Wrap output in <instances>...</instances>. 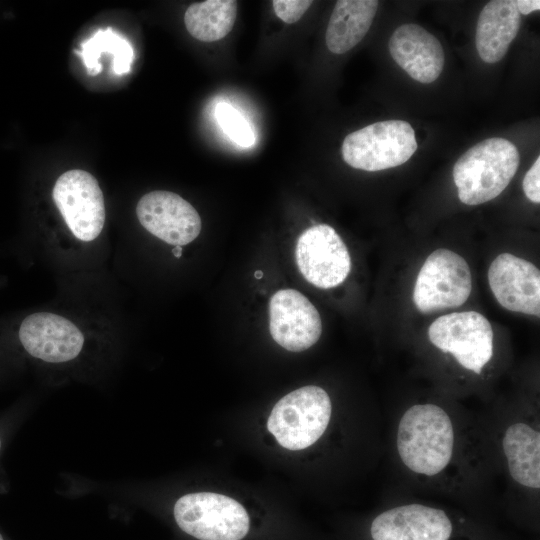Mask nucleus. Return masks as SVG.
Here are the masks:
<instances>
[{
  "label": "nucleus",
  "instance_id": "25",
  "mask_svg": "<svg viewBox=\"0 0 540 540\" xmlns=\"http://www.w3.org/2000/svg\"><path fill=\"white\" fill-rule=\"evenodd\" d=\"M5 430L0 427V454L3 450V447H4V444H5V439H6V434L4 432Z\"/></svg>",
  "mask_w": 540,
  "mask_h": 540
},
{
  "label": "nucleus",
  "instance_id": "18",
  "mask_svg": "<svg viewBox=\"0 0 540 540\" xmlns=\"http://www.w3.org/2000/svg\"><path fill=\"white\" fill-rule=\"evenodd\" d=\"M378 8L375 0H339L326 29V45L335 54H343L366 35Z\"/></svg>",
  "mask_w": 540,
  "mask_h": 540
},
{
  "label": "nucleus",
  "instance_id": "14",
  "mask_svg": "<svg viewBox=\"0 0 540 540\" xmlns=\"http://www.w3.org/2000/svg\"><path fill=\"white\" fill-rule=\"evenodd\" d=\"M269 330L281 347L300 352L319 340L322 322L318 310L307 297L294 289H282L269 302Z\"/></svg>",
  "mask_w": 540,
  "mask_h": 540
},
{
  "label": "nucleus",
  "instance_id": "1",
  "mask_svg": "<svg viewBox=\"0 0 540 540\" xmlns=\"http://www.w3.org/2000/svg\"><path fill=\"white\" fill-rule=\"evenodd\" d=\"M394 453L402 472L491 521L480 500L494 473L488 425L436 402H416L398 417Z\"/></svg>",
  "mask_w": 540,
  "mask_h": 540
},
{
  "label": "nucleus",
  "instance_id": "19",
  "mask_svg": "<svg viewBox=\"0 0 540 540\" xmlns=\"http://www.w3.org/2000/svg\"><path fill=\"white\" fill-rule=\"evenodd\" d=\"M237 1L207 0L191 4L184 14V24L194 38L214 42L224 38L233 28Z\"/></svg>",
  "mask_w": 540,
  "mask_h": 540
},
{
  "label": "nucleus",
  "instance_id": "9",
  "mask_svg": "<svg viewBox=\"0 0 540 540\" xmlns=\"http://www.w3.org/2000/svg\"><path fill=\"white\" fill-rule=\"evenodd\" d=\"M471 289L472 276L466 260L441 248L423 263L414 285L413 302L424 314L443 311L463 305Z\"/></svg>",
  "mask_w": 540,
  "mask_h": 540
},
{
  "label": "nucleus",
  "instance_id": "22",
  "mask_svg": "<svg viewBox=\"0 0 540 540\" xmlns=\"http://www.w3.org/2000/svg\"><path fill=\"white\" fill-rule=\"evenodd\" d=\"M309 0H274L272 6L278 18L292 24L297 22L311 6Z\"/></svg>",
  "mask_w": 540,
  "mask_h": 540
},
{
  "label": "nucleus",
  "instance_id": "13",
  "mask_svg": "<svg viewBox=\"0 0 540 540\" xmlns=\"http://www.w3.org/2000/svg\"><path fill=\"white\" fill-rule=\"evenodd\" d=\"M136 215L148 232L170 245H186L201 231L196 209L170 191L155 190L143 195L137 203Z\"/></svg>",
  "mask_w": 540,
  "mask_h": 540
},
{
  "label": "nucleus",
  "instance_id": "20",
  "mask_svg": "<svg viewBox=\"0 0 540 540\" xmlns=\"http://www.w3.org/2000/svg\"><path fill=\"white\" fill-rule=\"evenodd\" d=\"M112 55V70L116 75H123L131 70L134 51L130 42L108 27L97 30L92 37L81 44L78 54L82 57L89 75L95 76L102 71L100 58L104 54Z\"/></svg>",
  "mask_w": 540,
  "mask_h": 540
},
{
  "label": "nucleus",
  "instance_id": "10",
  "mask_svg": "<svg viewBox=\"0 0 540 540\" xmlns=\"http://www.w3.org/2000/svg\"><path fill=\"white\" fill-rule=\"evenodd\" d=\"M53 200L73 235L85 242L96 239L105 224V203L96 178L74 169L55 182Z\"/></svg>",
  "mask_w": 540,
  "mask_h": 540
},
{
  "label": "nucleus",
  "instance_id": "23",
  "mask_svg": "<svg viewBox=\"0 0 540 540\" xmlns=\"http://www.w3.org/2000/svg\"><path fill=\"white\" fill-rule=\"evenodd\" d=\"M522 186L526 197L538 204L540 202V157L525 174Z\"/></svg>",
  "mask_w": 540,
  "mask_h": 540
},
{
  "label": "nucleus",
  "instance_id": "7",
  "mask_svg": "<svg viewBox=\"0 0 540 540\" xmlns=\"http://www.w3.org/2000/svg\"><path fill=\"white\" fill-rule=\"evenodd\" d=\"M416 150L412 126L402 120H387L348 134L342 157L353 168L375 172L404 164Z\"/></svg>",
  "mask_w": 540,
  "mask_h": 540
},
{
  "label": "nucleus",
  "instance_id": "5",
  "mask_svg": "<svg viewBox=\"0 0 540 540\" xmlns=\"http://www.w3.org/2000/svg\"><path fill=\"white\" fill-rule=\"evenodd\" d=\"M178 528L196 540H245L253 522L249 512L232 497L196 492L181 496L173 506Z\"/></svg>",
  "mask_w": 540,
  "mask_h": 540
},
{
  "label": "nucleus",
  "instance_id": "15",
  "mask_svg": "<svg viewBox=\"0 0 540 540\" xmlns=\"http://www.w3.org/2000/svg\"><path fill=\"white\" fill-rule=\"evenodd\" d=\"M488 282L503 308L539 317L540 271L533 263L502 253L488 269Z\"/></svg>",
  "mask_w": 540,
  "mask_h": 540
},
{
  "label": "nucleus",
  "instance_id": "12",
  "mask_svg": "<svg viewBox=\"0 0 540 540\" xmlns=\"http://www.w3.org/2000/svg\"><path fill=\"white\" fill-rule=\"evenodd\" d=\"M19 341L32 357L61 364L76 359L84 347V335L69 319L51 312H35L23 319Z\"/></svg>",
  "mask_w": 540,
  "mask_h": 540
},
{
  "label": "nucleus",
  "instance_id": "21",
  "mask_svg": "<svg viewBox=\"0 0 540 540\" xmlns=\"http://www.w3.org/2000/svg\"><path fill=\"white\" fill-rule=\"evenodd\" d=\"M214 115L220 128L234 143L244 148L255 144L256 137L253 129L232 105L219 102L215 106Z\"/></svg>",
  "mask_w": 540,
  "mask_h": 540
},
{
  "label": "nucleus",
  "instance_id": "2",
  "mask_svg": "<svg viewBox=\"0 0 540 540\" xmlns=\"http://www.w3.org/2000/svg\"><path fill=\"white\" fill-rule=\"evenodd\" d=\"M540 416L536 410L496 413L487 423L495 471L507 484L506 512L520 527L539 530Z\"/></svg>",
  "mask_w": 540,
  "mask_h": 540
},
{
  "label": "nucleus",
  "instance_id": "28",
  "mask_svg": "<svg viewBox=\"0 0 540 540\" xmlns=\"http://www.w3.org/2000/svg\"><path fill=\"white\" fill-rule=\"evenodd\" d=\"M0 540H4L3 536L0 534Z\"/></svg>",
  "mask_w": 540,
  "mask_h": 540
},
{
  "label": "nucleus",
  "instance_id": "16",
  "mask_svg": "<svg viewBox=\"0 0 540 540\" xmlns=\"http://www.w3.org/2000/svg\"><path fill=\"white\" fill-rule=\"evenodd\" d=\"M394 61L414 80L428 84L441 74L445 62L439 40L417 24L399 26L389 40Z\"/></svg>",
  "mask_w": 540,
  "mask_h": 540
},
{
  "label": "nucleus",
  "instance_id": "4",
  "mask_svg": "<svg viewBox=\"0 0 540 540\" xmlns=\"http://www.w3.org/2000/svg\"><path fill=\"white\" fill-rule=\"evenodd\" d=\"M519 162L518 149L507 139L489 138L477 143L453 167L460 201L478 205L496 198L514 177Z\"/></svg>",
  "mask_w": 540,
  "mask_h": 540
},
{
  "label": "nucleus",
  "instance_id": "26",
  "mask_svg": "<svg viewBox=\"0 0 540 540\" xmlns=\"http://www.w3.org/2000/svg\"><path fill=\"white\" fill-rule=\"evenodd\" d=\"M173 255L177 258H180L182 255V246H175L172 250Z\"/></svg>",
  "mask_w": 540,
  "mask_h": 540
},
{
  "label": "nucleus",
  "instance_id": "6",
  "mask_svg": "<svg viewBox=\"0 0 540 540\" xmlns=\"http://www.w3.org/2000/svg\"><path fill=\"white\" fill-rule=\"evenodd\" d=\"M332 402L321 387L308 385L281 398L267 421L269 432L285 449L298 451L315 444L327 430Z\"/></svg>",
  "mask_w": 540,
  "mask_h": 540
},
{
  "label": "nucleus",
  "instance_id": "11",
  "mask_svg": "<svg viewBox=\"0 0 540 540\" xmlns=\"http://www.w3.org/2000/svg\"><path fill=\"white\" fill-rule=\"evenodd\" d=\"M295 255L301 274L318 288L340 285L351 270V258L345 243L327 224L306 229L298 238Z\"/></svg>",
  "mask_w": 540,
  "mask_h": 540
},
{
  "label": "nucleus",
  "instance_id": "8",
  "mask_svg": "<svg viewBox=\"0 0 540 540\" xmlns=\"http://www.w3.org/2000/svg\"><path fill=\"white\" fill-rule=\"evenodd\" d=\"M428 337L434 347L475 375H481L494 356L493 329L486 317L476 311L438 317L429 326Z\"/></svg>",
  "mask_w": 540,
  "mask_h": 540
},
{
  "label": "nucleus",
  "instance_id": "17",
  "mask_svg": "<svg viewBox=\"0 0 540 540\" xmlns=\"http://www.w3.org/2000/svg\"><path fill=\"white\" fill-rule=\"evenodd\" d=\"M520 13L515 1L493 0L480 12L476 28V49L486 63L500 61L518 34Z\"/></svg>",
  "mask_w": 540,
  "mask_h": 540
},
{
  "label": "nucleus",
  "instance_id": "24",
  "mask_svg": "<svg viewBox=\"0 0 540 540\" xmlns=\"http://www.w3.org/2000/svg\"><path fill=\"white\" fill-rule=\"evenodd\" d=\"M519 13L527 15L540 9L539 0H518L515 1Z\"/></svg>",
  "mask_w": 540,
  "mask_h": 540
},
{
  "label": "nucleus",
  "instance_id": "3",
  "mask_svg": "<svg viewBox=\"0 0 540 540\" xmlns=\"http://www.w3.org/2000/svg\"><path fill=\"white\" fill-rule=\"evenodd\" d=\"M362 540H508L496 526L464 509L409 501L391 504L364 525Z\"/></svg>",
  "mask_w": 540,
  "mask_h": 540
},
{
  "label": "nucleus",
  "instance_id": "27",
  "mask_svg": "<svg viewBox=\"0 0 540 540\" xmlns=\"http://www.w3.org/2000/svg\"><path fill=\"white\" fill-rule=\"evenodd\" d=\"M262 276H263V272H262L261 270H257V271L255 272V277H256L257 279L262 278Z\"/></svg>",
  "mask_w": 540,
  "mask_h": 540
}]
</instances>
